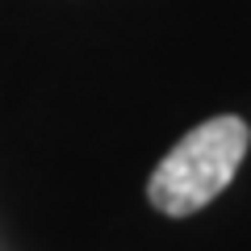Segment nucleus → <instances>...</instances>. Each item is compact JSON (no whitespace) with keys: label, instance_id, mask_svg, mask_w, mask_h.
<instances>
[{"label":"nucleus","instance_id":"f257e3e1","mask_svg":"<svg viewBox=\"0 0 251 251\" xmlns=\"http://www.w3.org/2000/svg\"><path fill=\"white\" fill-rule=\"evenodd\" d=\"M247 147H251V130L243 117L218 113L201 122L159 159V168L147 180V201L163 218H188L205 209L218 193H226Z\"/></svg>","mask_w":251,"mask_h":251}]
</instances>
